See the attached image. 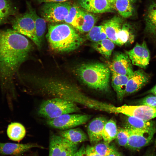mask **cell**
<instances>
[{
  "label": "cell",
  "instance_id": "obj_29",
  "mask_svg": "<svg viewBox=\"0 0 156 156\" xmlns=\"http://www.w3.org/2000/svg\"><path fill=\"white\" fill-rule=\"evenodd\" d=\"M16 9L10 0H0V24L14 15Z\"/></svg>",
  "mask_w": 156,
  "mask_h": 156
},
{
  "label": "cell",
  "instance_id": "obj_8",
  "mask_svg": "<svg viewBox=\"0 0 156 156\" xmlns=\"http://www.w3.org/2000/svg\"><path fill=\"white\" fill-rule=\"evenodd\" d=\"M13 29L29 38L40 49L41 45L36 36L35 23L29 11L16 15L12 21Z\"/></svg>",
  "mask_w": 156,
  "mask_h": 156
},
{
  "label": "cell",
  "instance_id": "obj_25",
  "mask_svg": "<svg viewBox=\"0 0 156 156\" xmlns=\"http://www.w3.org/2000/svg\"><path fill=\"white\" fill-rule=\"evenodd\" d=\"M26 133V130L24 126L18 122L11 123L7 128V136L12 141L20 142L24 138Z\"/></svg>",
  "mask_w": 156,
  "mask_h": 156
},
{
  "label": "cell",
  "instance_id": "obj_24",
  "mask_svg": "<svg viewBox=\"0 0 156 156\" xmlns=\"http://www.w3.org/2000/svg\"><path fill=\"white\" fill-rule=\"evenodd\" d=\"M58 134L59 135L75 144H78L88 140L86 134L79 128L62 130L59 131Z\"/></svg>",
  "mask_w": 156,
  "mask_h": 156
},
{
  "label": "cell",
  "instance_id": "obj_42",
  "mask_svg": "<svg viewBox=\"0 0 156 156\" xmlns=\"http://www.w3.org/2000/svg\"><path fill=\"white\" fill-rule=\"evenodd\" d=\"M23 156L21 155H14V156Z\"/></svg>",
  "mask_w": 156,
  "mask_h": 156
},
{
  "label": "cell",
  "instance_id": "obj_31",
  "mask_svg": "<svg viewBox=\"0 0 156 156\" xmlns=\"http://www.w3.org/2000/svg\"><path fill=\"white\" fill-rule=\"evenodd\" d=\"M129 135V130L124 128H118V132L115 139L120 146L127 147Z\"/></svg>",
  "mask_w": 156,
  "mask_h": 156
},
{
  "label": "cell",
  "instance_id": "obj_3",
  "mask_svg": "<svg viewBox=\"0 0 156 156\" xmlns=\"http://www.w3.org/2000/svg\"><path fill=\"white\" fill-rule=\"evenodd\" d=\"M46 36L51 48L59 53L74 51L82 44L83 39L77 31L67 23L50 24Z\"/></svg>",
  "mask_w": 156,
  "mask_h": 156
},
{
  "label": "cell",
  "instance_id": "obj_11",
  "mask_svg": "<svg viewBox=\"0 0 156 156\" xmlns=\"http://www.w3.org/2000/svg\"><path fill=\"white\" fill-rule=\"evenodd\" d=\"M129 131L127 147L132 150H137L146 146L150 142L156 132V127L149 130H129Z\"/></svg>",
  "mask_w": 156,
  "mask_h": 156
},
{
  "label": "cell",
  "instance_id": "obj_37",
  "mask_svg": "<svg viewBox=\"0 0 156 156\" xmlns=\"http://www.w3.org/2000/svg\"><path fill=\"white\" fill-rule=\"evenodd\" d=\"M146 93L152 94L156 96V85L150 90H148L146 92Z\"/></svg>",
  "mask_w": 156,
  "mask_h": 156
},
{
  "label": "cell",
  "instance_id": "obj_1",
  "mask_svg": "<svg viewBox=\"0 0 156 156\" xmlns=\"http://www.w3.org/2000/svg\"><path fill=\"white\" fill-rule=\"evenodd\" d=\"M25 36L14 29L0 31V85L10 102L16 99L14 78L32 49Z\"/></svg>",
  "mask_w": 156,
  "mask_h": 156
},
{
  "label": "cell",
  "instance_id": "obj_23",
  "mask_svg": "<svg viewBox=\"0 0 156 156\" xmlns=\"http://www.w3.org/2000/svg\"><path fill=\"white\" fill-rule=\"evenodd\" d=\"M27 10L31 13L34 21L36 36L42 46L46 29V21L38 16L29 2H26Z\"/></svg>",
  "mask_w": 156,
  "mask_h": 156
},
{
  "label": "cell",
  "instance_id": "obj_20",
  "mask_svg": "<svg viewBox=\"0 0 156 156\" xmlns=\"http://www.w3.org/2000/svg\"><path fill=\"white\" fill-rule=\"evenodd\" d=\"M133 26L129 23H123L118 33L116 44L121 46L131 44L134 42L135 32Z\"/></svg>",
  "mask_w": 156,
  "mask_h": 156
},
{
  "label": "cell",
  "instance_id": "obj_33",
  "mask_svg": "<svg viewBox=\"0 0 156 156\" xmlns=\"http://www.w3.org/2000/svg\"><path fill=\"white\" fill-rule=\"evenodd\" d=\"M139 105H144L156 108V96L153 94H149L138 102Z\"/></svg>",
  "mask_w": 156,
  "mask_h": 156
},
{
  "label": "cell",
  "instance_id": "obj_22",
  "mask_svg": "<svg viewBox=\"0 0 156 156\" xmlns=\"http://www.w3.org/2000/svg\"><path fill=\"white\" fill-rule=\"evenodd\" d=\"M145 30L150 36L156 37V2L152 3L146 11Z\"/></svg>",
  "mask_w": 156,
  "mask_h": 156
},
{
  "label": "cell",
  "instance_id": "obj_6",
  "mask_svg": "<svg viewBox=\"0 0 156 156\" xmlns=\"http://www.w3.org/2000/svg\"><path fill=\"white\" fill-rule=\"evenodd\" d=\"M76 5L72 4L65 23L83 33H88L94 26L98 19L97 16Z\"/></svg>",
  "mask_w": 156,
  "mask_h": 156
},
{
  "label": "cell",
  "instance_id": "obj_9",
  "mask_svg": "<svg viewBox=\"0 0 156 156\" xmlns=\"http://www.w3.org/2000/svg\"><path fill=\"white\" fill-rule=\"evenodd\" d=\"M91 117V116L88 114H67L54 118L47 119L46 122L50 127L65 130L85 124Z\"/></svg>",
  "mask_w": 156,
  "mask_h": 156
},
{
  "label": "cell",
  "instance_id": "obj_34",
  "mask_svg": "<svg viewBox=\"0 0 156 156\" xmlns=\"http://www.w3.org/2000/svg\"><path fill=\"white\" fill-rule=\"evenodd\" d=\"M87 156H101L95 151L94 146L88 145L86 148Z\"/></svg>",
  "mask_w": 156,
  "mask_h": 156
},
{
  "label": "cell",
  "instance_id": "obj_38",
  "mask_svg": "<svg viewBox=\"0 0 156 156\" xmlns=\"http://www.w3.org/2000/svg\"><path fill=\"white\" fill-rule=\"evenodd\" d=\"M107 156H120L118 152L114 149Z\"/></svg>",
  "mask_w": 156,
  "mask_h": 156
},
{
  "label": "cell",
  "instance_id": "obj_2",
  "mask_svg": "<svg viewBox=\"0 0 156 156\" xmlns=\"http://www.w3.org/2000/svg\"><path fill=\"white\" fill-rule=\"evenodd\" d=\"M33 82L42 94L66 99L84 105L87 97L73 83L53 77H37Z\"/></svg>",
  "mask_w": 156,
  "mask_h": 156
},
{
  "label": "cell",
  "instance_id": "obj_43",
  "mask_svg": "<svg viewBox=\"0 0 156 156\" xmlns=\"http://www.w3.org/2000/svg\"><path fill=\"white\" fill-rule=\"evenodd\" d=\"M155 58L156 59V55L155 56Z\"/></svg>",
  "mask_w": 156,
  "mask_h": 156
},
{
  "label": "cell",
  "instance_id": "obj_14",
  "mask_svg": "<svg viewBox=\"0 0 156 156\" xmlns=\"http://www.w3.org/2000/svg\"><path fill=\"white\" fill-rule=\"evenodd\" d=\"M151 76L143 70L139 69L129 77L126 86L125 95H129L140 90L149 81Z\"/></svg>",
  "mask_w": 156,
  "mask_h": 156
},
{
  "label": "cell",
  "instance_id": "obj_21",
  "mask_svg": "<svg viewBox=\"0 0 156 156\" xmlns=\"http://www.w3.org/2000/svg\"><path fill=\"white\" fill-rule=\"evenodd\" d=\"M112 85L118 99L121 101L125 95L127 84L129 77L111 72Z\"/></svg>",
  "mask_w": 156,
  "mask_h": 156
},
{
  "label": "cell",
  "instance_id": "obj_39",
  "mask_svg": "<svg viewBox=\"0 0 156 156\" xmlns=\"http://www.w3.org/2000/svg\"><path fill=\"white\" fill-rule=\"evenodd\" d=\"M108 1L111 3V5L113 7V5L115 0H108Z\"/></svg>",
  "mask_w": 156,
  "mask_h": 156
},
{
  "label": "cell",
  "instance_id": "obj_26",
  "mask_svg": "<svg viewBox=\"0 0 156 156\" xmlns=\"http://www.w3.org/2000/svg\"><path fill=\"white\" fill-rule=\"evenodd\" d=\"M115 44L110 40L107 38L101 41L94 42L93 48L104 57L109 58L111 56L115 47Z\"/></svg>",
  "mask_w": 156,
  "mask_h": 156
},
{
  "label": "cell",
  "instance_id": "obj_18",
  "mask_svg": "<svg viewBox=\"0 0 156 156\" xmlns=\"http://www.w3.org/2000/svg\"><path fill=\"white\" fill-rule=\"evenodd\" d=\"M125 118L123 128L129 130H146L156 127L155 122L151 120H144L132 116H126Z\"/></svg>",
  "mask_w": 156,
  "mask_h": 156
},
{
  "label": "cell",
  "instance_id": "obj_16",
  "mask_svg": "<svg viewBox=\"0 0 156 156\" xmlns=\"http://www.w3.org/2000/svg\"><path fill=\"white\" fill-rule=\"evenodd\" d=\"M107 119L103 116H99L93 119L87 127L88 137L91 143L97 144L102 139V133Z\"/></svg>",
  "mask_w": 156,
  "mask_h": 156
},
{
  "label": "cell",
  "instance_id": "obj_15",
  "mask_svg": "<svg viewBox=\"0 0 156 156\" xmlns=\"http://www.w3.org/2000/svg\"><path fill=\"white\" fill-rule=\"evenodd\" d=\"M78 2L82 8L94 14L114 12V9L108 0H78Z\"/></svg>",
  "mask_w": 156,
  "mask_h": 156
},
{
  "label": "cell",
  "instance_id": "obj_12",
  "mask_svg": "<svg viewBox=\"0 0 156 156\" xmlns=\"http://www.w3.org/2000/svg\"><path fill=\"white\" fill-rule=\"evenodd\" d=\"M132 64L142 68L145 69L149 64L150 58L149 51L146 42L137 43L131 49L125 51Z\"/></svg>",
  "mask_w": 156,
  "mask_h": 156
},
{
  "label": "cell",
  "instance_id": "obj_28",
  "mask_svg": "<svg viewBox=\"0 0 156 156\" xmlns=\"http://www.w3.org/2000/svg\"><path fill=\"white\" fill-rule=\"evenodd\" d=\"M129 0H115L113 7L122 17L128 18L133 13V8Z\"/></svg>",
  "mask_w": 156,
  "mask_h": 156
},
{
  "label": "cell",
  "instance_id": "obj_17",
  "mask_svg": "<svg viewBox=\"0 0 156 156\" xmlns=\"http://www.w3.org/2000/svg\"><path fill=\"white\" fill-rule=\"evenodd\" d=\"M40 147L33 143L19 144L0 142V154L2 155L14 156L21 155L30 149Z\"/></svg>",
  "mask_w": 156,
  "mask_h": 156
},
{
  "label": "cell",
  "instance_id": "obj_41",
  "mask_svg": "<svg viewBox=\"0 0 156 156\" xmlns=\"http://www.w3.org/2000/svg\"><path fill=\"white\" fill-rule=\"evenodd\" d=\"M145 156H155V155H153V154H148Z\"/></svg>",
  "mask_w": 156,
  "mask_h": 156
},
{
  "label": "cell",
  "instance_id": "obj_30",
  "mask_svg": "<svg viewBox=\"0 0 156 156\" xmlns=\"http://www.w3.org/2000/svg\"><path fill=\"white\" fill-rule=\"evenodd\" d=\"M87 37L88 40L93 43L108 38L102 25L94 26L87 33Z\"/></svg>",
  "mask_w": 156,
  "mask_h": 156
},
{
  "label": "cell",
  "instance_id": "obj_19",
  "mask_svg": "<svg viewBox=\"0 0 156 156\" xmlns=\"http://www.w3.org/2000/svg\"><path fill=\"white\" fill-rule=\"evenodd\" d=\"M123 23L120 17L115 16L104 21L102 24L107 37L115 44L117 42L116 36Z\"/></svg>",
  "mask_w": 156,
  "mask_h": 156
},
{
  "label": "cell",
  "instance_id": "obj_4",
  "mask_svg": "<svg viewBox=\"0 0 156 156\" xmlns=\"http://www.w3.org/2000/svg\"><path fill=\"white\" fill-rule=\"evenodd\" d=\"M74 72L88 87L101 91L108 90L111 72L106 64L99 62L81 63L75 67Z\"/></svg>",
  "mask_w": 156,
  "mask_h": 156
},
{
  "label": "cell",
  "instance_id": "obj_7",
  "mask_svg": "<svg viewBox=\"0 0 156 156\" xmlns=\"http://www.w3.org/2000/svg\"><path fill=\"white\" fill-rule=\"evenodd\" d=\"M72 4L69 1L44 3L40 9L41 17L46 22L52 23L64 21Z\"/></svg>",
  "mask_w": 156,
  "mask_h": 156
},
{
  "label": "cell",
  "instance_id": "obj_36",
  "mask_svg": "<svg viewBox=\"0 0 156 156\" xmlns=\"http://www.w3.org/2000/svg\"><path fill=\"white\" fill-rule=\"evenodd\" d=\"M38 3H41L49 2H61L67 1L68 0H32Z\"/></svg>",
  "mask_w": 156,
  "mask_h": 156
},
{
  "label": "cell",
  "instance_id": "obj_10",
  "mask_svg": "<svg viewBox=\"0 0 156 156\" xmlns=\"http://www.w3.org/2000/svg\"><path fill=\"white\" fill-rule=\"evenodd\" d=\"M78 144H73L59 135L50 137L49 156H73L77 150Z\"/></svg>",
  "mask_w": 156,
  "mask_h": 156
},
{
  "label": "cell",
  "instance_id": "obj_35",
  "mask_svg": "<svg viewBox=\"0 0 156 156\" xmlns=\"http://www.w3.org/2000/svg\"><path fill=\"white\" fill-rule=\"evenodd\" d=\"M73 156H87L86 153V148L83 146L77 150Z\"/></svg>",
  "mask_w": 156,
  "mask_h": 156
},
{
  "label": "cell",
  "instance_id": "obj_40",
  "mask_svg": "<svg viewBox=\"0 0 156 156\" xmlns=\"http://www.w3.org/2000/svg\"><path fill=\"white\" fill-rule=\"evenodd\" d=\"M131 3H135L136 0H129Z\"/></svg>",
  "mask_w": 156,
  "mask_h": 156
},
{
  "label": "cell",
  "instance_id": "obj_5",
  "mask_svg": "<svg viewBox=\"0 0 156 156\" xmlns=\"http://www.w3.org/2000/svg\"><path fill=\"white\" fill-rule=\"evenodd\" d=\"M80 112V109L76 103L64 99L55 97L43 101L38 108L37 114L40 117L48 119L64 114Z\"/></svg>",
  "mask_w": 156,
  "mask_h": 156
},
{
  "label": "cell",
  "instance_id": "obj_32",
  "mask_svg": "<svg viewBox=\"0 0 156 156\" xmlns=\"http://www.w3.org/2000/svg\"><path fill=\"white\" fill-rule=\"evenodd\" d=\"M96 151L101 156H107L115 149L105 142H98L94 146Z\"/></svg>",
  "mask_w": 156,
  "mask_h": 156
},
{
  "label": "cell",
  "instance_id": "obj_13",
  "mask_svg": "<svg viewBox=\"0 0 156 156\" xmlns=\"http://www.w3.org/2000/svg\"><path fill=\"white\" fill-rule=\"evenodd\" d=\"M110 72L130 77L133 73L132 63L125 53L117 52L115 53L108 66Z\"/></svg>",
  "mask_w": 156,
  "mask_h": 156
},
{
  "label": "cell",
  "instance_id": "obj_27",
  "mask_svg": "<svg viewBox=\"0 0 156 156\" xmlns=\"http://www.w3.org/2000/svg\"><path fill=\"white\" fill-rule=\"evenodd\" d=\"M118 132L116 122L112 119L107 120L104 127L102 139L104 142L109 144L115 139Z\"/></svg>",
  "mask_w": 156,
  "mask_h": 156
}]
</instances>
